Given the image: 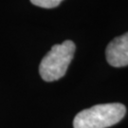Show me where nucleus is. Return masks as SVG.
Wrapping results in <instances>:
<instances>
[{
	"instance_id": "f257e3e1",
	"label": "nucleus",
	"mask_w": 128,
	"mask_h": 128,
	"mask_svg": "<svg viewBox=\"0 0 128 128\" xmlns=\"http://www.w3.org/2000/svg\"><path fill=\"white\" fill-rule=\"evenodd\" d=\"M126 107L122 104H104L80 111L73 120L74 128H107L124 119Z\"/></svg>"
},
{
	"instance_id": "f03ea898",
	"label": "nucleus",
	"mask_w": 128,
	"mask_h": 128,
	"mask_svg": "<svg viewBox=\"0 0 128 128\" xmlns=\"http://www.w3.org/2000/svg\"><path fill=\"white\" fill-rule=\"evenodd\" d=\"M75 48V44L70 40L52 46L40 63L39 73L42 79L53 82L63 77L73 59Z\"/></svg>"
},
{
	"instance_id": "7ed1b4c3",
	"label": "nucleus",
	"mask_w": 128,
	"mask_h": 128,
	"mask_svg": "<svg viewBox=\"0 0 128 128\" xmlns=\"http://www.w3.org/2000/svg\"><path fill=\"white\" fill-rule=\"evenodd\" d=\"M105 55L108 64L112 66L122 68L128 66V32L110 42Z\"/></svg>"
},
{
	"instance_id": "20e7f679",
	"label": "nucleus",
	"mask_w": 128,
	"mask_h": 128,
	"mask_svg": "<svg viewBox=\"0 0 128 128\" xmlns=\"http://www.w3.org/2000/svg\"><path fill=\"white\" fill-rule=\"evenodd\" d=\"M63 0H30L33 5L45 8V9H52L57 7Z\"/></svg>"
}]
</instances>
